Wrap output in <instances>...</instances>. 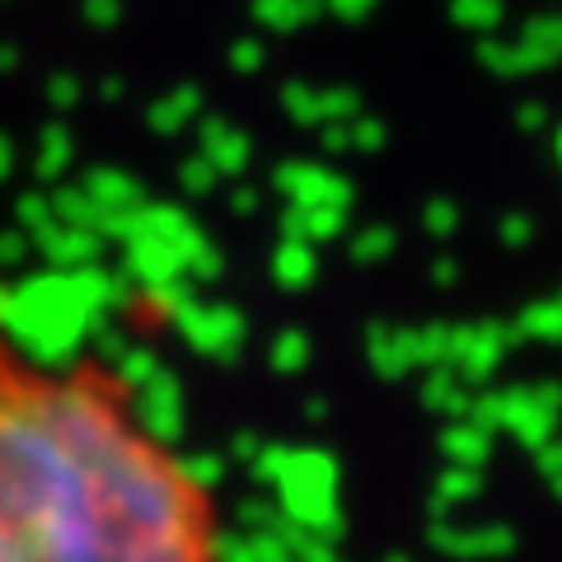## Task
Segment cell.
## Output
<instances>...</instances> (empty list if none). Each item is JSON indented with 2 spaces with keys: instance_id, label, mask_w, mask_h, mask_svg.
Returning <instances> with one entry per match:
<instances>
[{
  "instance_id": "obj_1",
  "label": "cell",
  "mask_w": 562,
  "mask_h": 562,
  "mask_svg": "<svg viewBox=\"0 0 562 562\" xmlns=\"http://www.w3.org/2000/svg\"><path fill=\"white\" fill-rule=\"evenodd\" d=\"M0 562H225L211 479L99 357L0 328Z\"/></svg>"
}]
</instances>
